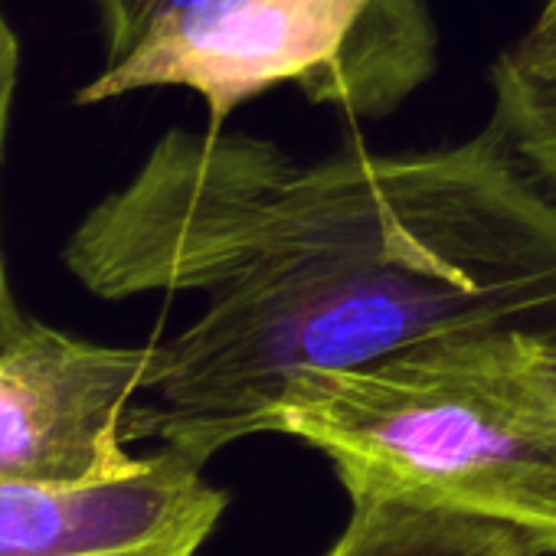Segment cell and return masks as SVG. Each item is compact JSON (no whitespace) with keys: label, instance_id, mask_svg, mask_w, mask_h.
I'll list each match as a JSON object with an SVG mask.
<instances>
[{"label":"cell","instance_id":"9c48e42d","mask_svg":"<svg viewBox=\"0 0 556 556\" xmlns=\"http://www.w3.org/2000/svg\"><path fill=\"white\" fill-rule=\"evenodd\" d=\"M193 4H200V0H96L105 43V66L125 60L157 21Z\"/></svg>","mask_w":556,"mask_h":556},{"label":"cell","instance_id":"ba28073f","mask_svg":"<svg viewBox=\"0 0 556 556\" xmlns=\"http://www.w3.org/2000/svg\"><path fill=\"white\" fill-rule=\"evenodd\" d=\"M17 79H21V37L11 27L4 8H0V174H4V154H8V135L14 118V99H17ZM30 318L24 315L17 292L8 275L4 245H0V348H8L27 331Z\"/></svg>","mask_w":556,"mask_h":556},{"label":"cell","instance_id":"52a82bcc","mask_svg":"<svg viewBox=\"0 0 556 556\" xmlns=\"http://www.w3.org/2000/svg\"><path fill=\"white\" fill-rule=\"evenodd\" d=\"M494 115L517 161L556 197V53L507 47L491 66Z\"/></svg>","mask_w":556,"mask_h":556},{"label":"cell","instance_id":"8992f818","mask_svg":"<svg viewBox=\"0 0 556 556\" xmlns=\"http://www.w3.org/2000/svg\"><path fill=\"white\" fill-rule=\"evenodd\" d=\"M351 504V520L325 556H536L523 533L494 520L387 497Z\"/></svg>","mask_w":556,"mask_h":556},{"label":"cell","instance_id":"8fae6325","mask_svg":"<svg viewBox=\"0 0 556 556\" xmlns=\"http://www.w3.org/2000/svg\"><path fill=\"white\" fill-rule=\"evenodd\" d=\"M533 364L546 387L556 393V338H536L533 334Z\"/></svg>","mask_w":556,"mask_h":556},{"label":"cell","instance_id":"5b68a950","mask_svg":"<svg viewBox=\"0 0 556 556\" xmlns=\"http://www.w3.org/2000/svg\"><path fill=\"white\" fill-rule=\"evenodd\" d=\"M226 510L203 465L161 448L89 481H0V556H197Z\"/></svg>","mask_w":556,"mask_h":556},{"label":"cell","instance_id":"30bf717a","mask_svg":"<svg viewBox=\"0 0 556 556\" xmlns=\"http://www.w3.org/2000/svg\"><path fill=\"white\" fill-rule=\"evenodd\" d=\"M517 53H556V0H543L530 30L514 43Z\"/></svg>","mask_w":556,"mask_h":556},{"label":"cell","instance_id":"277c9868","mask_svg":"<svg viewBox=\"0 0 556 556\" xmlns=\"http://www.w3.org/2000/svg\"><path fill=\"white\" fill-rule=\"evenodd\" d=\"M161 344H96L30 318L0 348V481H89L138 455Z\"/></svg>","mask_w":556,"mask_h":556},{"label":"cell","instance_id":"7a4b0ae2","mask_svg":"<svg viewBox=\"0 0 556 556\" xmlns=\"http://www.w3.org/2000/svg\"><path fill=\"white\" fill-rule=\"evenodd\" d=\"M278 432L321 448L351 497H387L504 523L556 553V393L533 334L429 341L299 377Z\"/></svg>","mask_w":556,"mask_h":556},{"label":"cell","instance_id":"6da1fadb","mask_svg":"<svg viewBox=\"0 0 556 556\" xmlns=\"http://www.w3.org/2000/svg\"><path fill=\"white\" fill-rule=\"evenodd\" d=\"M63 265L102 299L213 292L161 344L138 435L210 462L278 432L305 374L465 334L556 338V197L494 122L426 154L299 164L252 135L167 131Z\"/></svg>","mask_w":556,"mask_h":556},{"label":"cell","instance_id":"3957f363","mask_svg":"<svg viewBox=\"0 0 556 556\" xmlns=\"http://www.w3.org/2000/svg\"><path fill=\"white\" fill-rule=\"evenodd\" d=\"M435 43L426 0H200L157 21L76 92V105L190 89L216 128L239 102L299 86L318 105L380 118L429 83Z\"/></svg>","mask_w":556,"mask_h":556}]
</instances>
